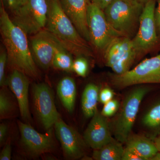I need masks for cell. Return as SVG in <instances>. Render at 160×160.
<instances>
[{
    "instance_id": "7",
    "label": "cell",
    "mask_w": 160,
    "mask_h": 160,
    "mask_svg": "<svg viewBox=\"0 0 160 160\" xmlns=\"http://www.w3.org/2000/svg\"><path fill=\"white\" fill-rule=\"evenodd\" d=\"M156 6V0H149L144 5L137 32L132 38L138 58L160 46L154 17Z\"/></svg>"
},
{
    "instance_id": "22",
    "label": "cell",
    "mask_w": 160,
    "mask_h": 160,
    "mask_svg": "<svg viewBox=\"0 0 160 160\" xmlns=\"http://www.w3.org/2000/svg\"><path fill=\"white\" fill-rule=\"evenodd\" d=\"M124 150L122 143L114 138L100 149H94L92 158L95 160H122Z\"/></svg>"
},
{
    "instance_id": "4",
    "label": "cell",
    "mask_w": 160,
    "mask_h": 160,
    "mask_svg": "<svg viewBox=\"0 0 160 160\" xmlns=\"http://www.w3.org/2000/svg\"><path fill=\"white\" fill-rule=\"evenodd\" d=\"M144 5L114 0L104 9L107 21L121 36L132 39L137 32Z\"/></svg>"
},
{
    "instance_id": "19",
    "label": "cell",
    "mask_w": 160,
    "mask_h": 160,
    "mask_svg": "<svg viewBox=\"0 0 160 160\" xmlns=\"http://www.w3.org/2000/svg\"><path fill=\"white\" fill-rule=\"evenodd\" d=\"M57 92L64 108L68 112H72L74 109L77 94L74 79L70 77L62 78L58 84Z\"/></svg>"
},
{
    "instance_id": "14",
    "label": "cell",
    "mask_w": 160,
    "mask_h": 160,
    "mask_svg": "<svg viewBox=\"0 0 160 160\" xmlns=\"http://www.w3.org/2000/svg\"><path fill=\"white\" fill-rule=\"evenodd\" d=\"M83 138L87 146L94 150L100 149L111 141L112 137L108 118L103 116L97 109Z\"/></svg>"
},
{
    "instance_id": "27",
    "label": "cell",
    "mask_w": 160,
    "mask_h": 160,
    "mask_svg": "<svg viewBox=\"0 0 160 160\" xmlns=\"http://www.w3.org/2000/svg\"><path fill=\"white\" fill-rule=\"evenodd\" d=\"M114 95V92L112 89L109 87H105L100 91L99 101L102 104H106L113 99Z\"/></svg>"
},
{
    "instance_id": "18",
    "label": "cell",
    "mask_w": 160,
    "mask_h": 160,
    "mask_svg": "<svg viewBox=\"0 0 160 160\" xmlns=\"http://www.w3.org/2000/svg\"><path fill=\"white\" fill-rule=\"evenodd\" d=\"M125 144L126 149L133 152L145 160H150L158 152L153 141L145 135L131 133Z\"/></svg>"
},
{
    "instance_id": "26",
    "label": "cell",
    "mask_w": 160,
    "mask_h": 160,
    "mask_svg": "<svg viewBox=\"0 0 160 160\" xmlns=\"http://www.w3.org/2000/svg\"><path fill=\"white\" fill-rule=\"evenodd\" d=\"M120 103L118 100L112 99L108 102L104 104L102 114L106 118L111 117L114 116L119 109Z\"/></svg>"
},
{
    "instance_id": "25",
    "label": "cell",
    "mask_w": 160,
    "mask_h": 160,
    "mask_svg": "<svg viewBox=\"0 0 160 160\" xmlns=\"http://www.w3.org/2000/svg\"><path fill=\"white\" fill-rule=\"evenodd\" d=\"M8 63V56L6 49L1 48L0 52V86L1 87L6 86L7 80L5 76L6 64Z\"/></svg>"
},
{
    "instance_id": "8",
    "label": "cell",
    "mask_w": 160,
    "mask_h": 160,
    "mask_svg": "<svg viewBox=\"0 0 160 160\" xmlns=\"http://www.w3.org/2000/svg\"><path fill=\"white\" fill-rule=\"evenodd\" d=\"M103 56L106 66L117 74L129 71L138 59L132 39L123 36L116 38L107 47Z\"/></svg>"
},
{
    "instance_id": "20",
    "label": "cell",
    "mask_w": 160,
    "mask_h": 160,
    "mask_svg": "<svg viewBox=\"0 0 160 160\" xmlns=\"http://www.w3.org/2000/svg\"><path fill=\"white\" fill-rule=\"evenodd\" d=\"M100 91L99 87L94 83H89L85 87L81 101L82 110L85 117H92L98 109Z\"/></svg>"
},
{
    "instance_id": "17",
    "label": "cell",
    "mask_w": 160,
    "mask_h": 160,
    "mask_svg": "<svg viewBox=\"0 0 160 160\" xmlns=\"http://www.w3.org/2000/svg\"><path fill=\"white\" fill-rule=\"evenodd\" d=\"M141 126L145 135L153 141L160 133V91L154 97L142 115Z\"/></svg>"
},
{
    "instance_id": "31",
    "label": "cell",
    "mask_w": 160,
    "mask_h": 160,
    "mask_svg": "<svg viewBox=\"0 0 160 160\" xmlns=\"http://www.w3.org/2000/svg\"><path fill=\"white\" fill-rule=\"evenodd\" d=\"M154 17L157 31L160 38V0H157V5L156 6L155 9Z\"/></svg>"
},
{
    "instance_id": "33",
    "label": "cell",
    "mask_w": 160,
    "mask_h": 160,
    "mask_svg": "<svg viewBox=\"0 0 160 160\" xmlns=\"http://www.w3.org/2000/svg\"><path fill=\"white\" fill-rule=\"evenodd\" d=\"M114 0H91V2L104 10Z\"/></svg>"
},
{
    "instance_id": "21",
    "label": "cell",
    "mask_w": 160,
    "mask_h": 160,
    "mask_svg": "<svg viewBox=\"0 0 160 160\" xmlns=\"http://www.w3.org/2000/svg\"><path fill=\"white\" fill-rule=\"evenodd\" d=\"M19 111L18 104L15 97L7 89L2 87L0 90V118L1 120L13 118Z\"/></svg>"
},
{
    "instance_id": "15",
    "label": "cell",
    "mask_w": 160,
    "mask_h": 160,
    "mask_svg": "<svg viewBox=\"0 0 160 160\" xmlns=\"http://www.w3.org/2000/svg\"><path fill=\"white\" fill-rule=\"evenodd\" d=\"M29 78L23 72L12 69L7 79V85L17 101L21 117L25 122L30 125L32 118L29 107Z\"/></svg>"
},
{
    "instance_id": "3",
    "label": "cell",
    "mask_w": 160,
    "mask_h": 160,
    "mask_svg": "<svg viewBox=\"0 0 160 160\" xmlns=\"http://www.w3.org/2000/svg\"><path fill=\"white\" fill-rule=\"evenodd\" d=\"M153 89L148 85L135 86L127 92L118 111L109 122L112 135L123 144L131 134L142 101Z\"/></svg>"
},
{
    "instance_id": "36",
    "label": "cell",
    "mask_w": 160,
    "mask_h": 160,
    "mask_svg": "<svg viewBox=\"0 0 160 160\" xmlns=\"http://www.w3.org/2000/svg\"><path fill=\"white\" fill-rule=\"evenodd\" d=\"M135 1L137 2H138L141 3V4L145 5L146 3H147L149 0H135Z\"/></svg>"
},
{
    "instance_id": "10",
    "label": "cell",
    "mask_w": 160,
    "mask_h": 160,
    "mask_svg": "<svg viewBox=\"0 0 160 160\" xmlns=\"http://www.w3.org/2000/svg\"><path fill=\"white\" fill-rule=\"evenodd\" d=\"M21 135L20 146L30 156L38 157L51 152L55 148L52 128L45 134L40 133L30 124L18 121Z\"/></svg>"
},
{
    "instance_id": "32",
    "label": "cell",
    "mask_w": 160,
    "mask_h": 160,
    "mask_svg": "<svg viewBox=\"0 0 160 160\" xmlns=\"http://www.w3.org/2000/svg\"><path fill=\"white\" fill-rule=\"evenodd\" d=\"M8 126L6 123L0 124V144L1 146L6 143L8 134Z\"/></svg>"
},
{
    "instance_id": "24",
    "label": "cell",
    "mask_w": 160,
    "mask_h": 160,
    "mask_svg": "<svg viewBox=\"0 0 160 160\" xmlns=\"http://www.w3.org/2000/svg\"><path fill=\"white\" fill-rule=\"evenodd\" d=\"M84 57H78L73 61L72 65V71L82 77H85L89 70L88 61Z\"/></svg>"
},
{
    "instance_id": "13",
    "label": "cell",
    "mask_w": 160,
    "mask_h": 160,
    "mask_svg": "<svg viewBox=\"0 0 160 160\" xmlns=\"http://www.w3.org/2000/svg\"><path fill=\"white\" fill-rule=\"evenodd\" d=\"M58 41L46 29L33 35L30 41L31 50L35 62L42 69L52 66Z\"/></svg>"
},
{
    "instance_id": "29",
    "label": "cell",
    "mask_w": 160,
    "mask_h": 160,
    "mask_svg": "<svg viewBox=\"0 0 160 160\" xmlns=\"http://www.w3.org/2000/svg\"><path fill=\"white\" fill-rule=\"evenodd\" d=\"M12 149L10 141H8L5 144L0 153V160H10L11 158Z\"/></svg>"
},
{
    "instance_id": "16",
    "label": "cell",
    "mask_w": 160,
    "mask_h": 160,
    "mask_svg": "<svg viewBox=\"0 0 160 160\" xmlns=\"http://www.w3.org/2000/svg\"><path fill=\"white\" fill-rule=\"evenodd\" d=\"M61 7L79 33L90 42L87 25L88 6L91 0H58Z\"/></svg>"
},
{
    "instance_id": "34",
    "label": "cell",
    "mask_w": 160,
    "mask_h": 160,
    "mask_svg": "<svg viewBox=\"0 0 160 160\" xmlns=\"http://www.w3.org/2000/svg\"><path fill=\"white\" fill-rule=\"evenodd\" d=\"M153 141L158 151L160 152V133L155 138Z\"/></svg>"
},
{
    "instance_id": "5",
    "label": "cell",
    "mask_w": 160,
    "mask_h": 160,
    "mask_svg": "<svg viewBox=\"0 0 160 160\" xmlns=\"http://www.w3.org/2000/svg\"><path fill=\"white\" fill-rule=\"evenodd\" d=\"M109 80L111 86L118 89L144 84L160 85V53L143 60L123 74L109 73Z\"/></svg>"
},
{
    "instance_id": "23",
    "label": "cell",
    "mask_w": 160,
    "mask_h": 160,
    "mask_svg": "<svg viewBox=\"0 0 160 160\" xmlns=\"http://www.w3.org/2000/svg\"><path fill=\"white\" fill-rule=\"evenodd\" d=\"M73 61L71 53L58 41L52 60V67L62 71H72Z\"/></svg>"
},
{
    "instance_id": "35",
    "label": "cell",
    "mask_w": 160,
    "mask_h": 160,
    "mask_svg": "<svg viewBox=\"0 0 160 160\" xmlns=\"http://www.w3.org/2000/svg\"><path fill=\"white\" fill-rule=\"evenodd\" d=\"M150 160H160V152L158 151Z\"/></svg>"
},
{
    "instance_id": "30",
    "label": "cell",
    "mask_w": 160,
    "mask_h": 160,
    "mask_svg": "<svg viewBox=\"0 0 160 160\" xmlns=\"http://www.w3.org/2000/svg\"><path fill=\"white\" fill-rule=\"evenodd\" d=\"M122 160H145L133 152L125 148Z\"/></svg>"
},
{
    "instance_id": "1",
    "label": "cell",
    "mask_w": 160,
    "mask_h": 160,
    "mask_svg": "<svg viewBox=\"0 0 160 160\" xmlns=\"http://www.w3.org/2000/svg\"><path fill=\"white\" fill-rule=\"evenodd\" d=\"M0 32L12 69H17L33 79L40 78V73L27 39L26 33L12 22L1 1Z\"/></svg>"
},
{
    "instance_id": "28",
    "label": "cell",
    "mask_w": 160,
    "mask_h": 160,
    "mask_svg": "<svg viewBox=\"0 0 160 160\" xmlns=\"http://www.w3.org/2000/svg\"><path fill=\"white\" fill-rule=\"evenodd\" d=\"M4 4L11 10V12L18 9L25 2V0H1Z\"/></svg>"
},
{
    "instance_id": "11",
    "label": "cell",
    "mask_w": 160,
    "mask_h": 160,
    "mask_svg": "<svg viewBox=\"0 0 160 160\" xmlns=\"http://www.w3.org/2000/svg\"><path fill=\"white\" fill-rule=\"evenodd\" d=\"M32 98L35 110L43 127L46 130L52 129L61 116L51 88L45 83L36 84L32 88Z\"/></svg>"
},
{
    "instance_id": "6",
    "label": "cell",
    "mask_w": 160,
    "mask_h": 160,
    "mask_svg": "<svg viewBox=\"0 0 160 160\" xmlns=\"http://www.w3.org/2000/svg\"><path fill=\"white\" fill-rule=\"evenodd\" d=\"M49 7V0H25L12 12L11 19L26 34H35L45 29Z\"/></svg>"
},
{
    "instance_id": "12",
    "label": "cell",
    "mask_w": 160,
    "mask_h": 160,
    "mask_svg": "<svg viewBox=\"0 0 160 160\" xmlns=\"http://www.w3.org/2000/svg\"><path fill=\"white\" fill-rule=\"evenodd\" d=\"M53 127L65 158L69 160H76L85 156L87 148L89 147L83 137L75 129L66 124L61 116Z\"/></svg>"
},
{
    "instance_id": "9",
    "label": "cell",
    "mask_w": 160,
    "mask_h": 160,
    "mask_svg": "<svg viewBox=\"0 0 160 160\" xmlns=\"http://www.w3.org/2000/svg\"><path fill=\"white\" fill-rule=\"evenodd\" d=\"M87 25L89 43L97 51L103 53L116 38L121 36L109 25L104 10L92 2L88 6Z\"/></svg>"
},
{
    "instance_id": "2",
    "label": "cell",
    "mask_w": 160,
    "mask_h": 160,
    "mask_svg": "<svg viewBox=\"0 0 160 160\" xmlns=\"http://www.w3.org/2000/svg\"><path fill=\"white\" fill-rule=\"evenodd\" d=\"M45 29L63 47L75 56L92 57L89 42L79 33L61 7L58 0H49L47 23Z\"/></svg>"
},
{
    "instance_id": "37",
    "label": "cell",
    "mask_w": 160,
    "mask_h": 160,
    "mask_svg": "<svg viewBox=\"0 0 160 160\" xmlns=\"http://www.w3.org/2000/svg\"><path fill=\"white\" fill-rule=\"evenodd\" d=\"M124 1H126L127 2L130 3V4H133V3L137 2L135 1V0H124Z\"/></svg>"
}]
</instances>
